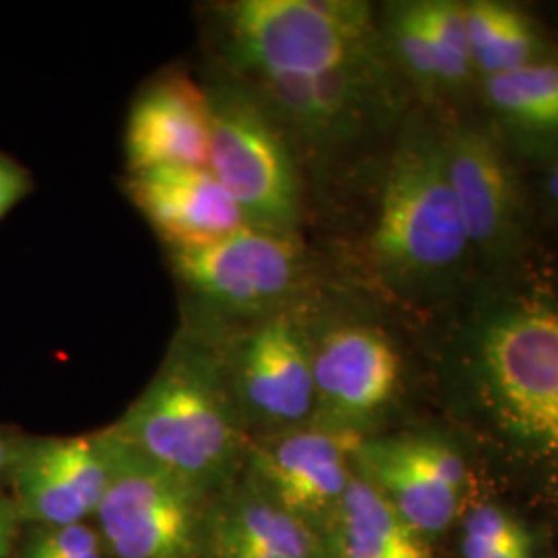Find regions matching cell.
I'll return each mask as SVG.
<instances>
[{"label":"cell","instance_id":"cell-10","mask_svg":"<svg viewBox=\"0 0 558 558\" xmlns=\"http://www.w3.org/2000/svg\"><path fill=\"white\" fill-rule=\"evenodd\" d=\"M209 141V92L184 73H166L145 85L131 106L124 129L129 172L207 168Z\"/></svg>","mask_w":558,"mask_h":558},{"label":"cell","instance_id":"cell-19","mask_svg":"<svg viewBox=\"0 0 558 558\" xmlns=\"http://www.w3.org/2000/svg\"><path fill=\"white\" fill-rule=\"evenodd\" d=\"M15 484L25 511L52 527L81 523L89 515L48 456L44 440L15 458Z\"/></svg>","mask_w":558,"mask_h":558},{"label":"cell","instance_id":"cell-5","mask_svg":"<svg viewBox=\"0 0 558 558\" xmlns=\"http://www.w3.org/2000/svg\"><path fill=\"white\" fill-rule=\"evenodd\" d=\"M108 484L96 515L119 558H189L199 536L201 488L143 456L112 428L100 433Z\"/></svg>","mask_w":558,"mask_h":558},{"label":"cell","instance_id":"cell-17","mask_svg":"<svg viewBox=\"0 0 558 558\" xmlns=\"http://www.w3.org/2000/svg\"><path fill=\"white\" fill-rule=\"evenodd\" d=\"M472 66L486 77L515 71L538 60L539 40L523 11L505 2L476 0L465 4Z\"/></svg>","mask_w":558,"mask_h":558},{"label":"cell","instance_id":"cell-3","mask_svg":"<svg viewBox=\"0 0 558 558\" xmlns=\"http://www.w3.org/2000/svg\"><path fill=\"white\" fill-rule=\"evenodd\" d=\"M371 244L391 276L433 274L463 257L470 239L447 177L442 141L414 133L399 143Z\"/></svg>","mask_w":558,"mask_h":558},{"label":"cell","instance_id":"cell-28","mask_svg":"<svg viewBox=\"0 0 558 558\" xmlns=\"http://www.w3.org/2000/svg\"><path fill=\"white\" fill-rule=\"evenodd\" d=\"M493 558H532V542L530 544H521L515 548H507Z\"/></svg>","mask_w":558,"mask_h":558},{"label":"cell","instance_id":"cell-18","mask_svg":"<svg viewBox=\"0 0 558 558\" xmlns=\"http://www.w3.org/2000/svg\"><path fill=\"white\" fill-rule=\"evenodd\" d=\"M484 94L500 117L521 129L558 133V62L538 59L486 77Z\"/></svg>","mask_w":558,"mask_h":558},{"label":"cell","instance_id":"cell-9","mask_svg":"<svg viewBox=\"0 0 558 558\" xmlns=\"http://www.w3.org/2000/svg\"><path fill=\"white\" fill-rule=\"evenodd\" d=\"M244 83L257 94L281 131L296 133L313 145L350 140L389 101V73L383 57L319 77Z\"/></svg>","mask_w":558,"mask_h":558},{"label":"cell","instance_id":"cell-2","mask_svg":"<svg viewBox=\"0 0 558 558\" xmlns=\"http://www.w3.org/2000/svg\"><path fill=\"white\" fill-rule=\"evenodd\" d=\"M220 13L223 59L242 81L319 77L380 57L359 0H239Z\"/></svg>","mask_w":558,"mask_h":558},{"label":"cell","instance_id":"cell-26","mask_svg":"<svg viewBox=\"0 0 558 558\" xmlns=\"http://www.w3.org/2000/svg\"><path fill=\"white\" fill-rule=\"evenodd\" d=\"M218 548H220L221 558H286L221 530H218Z\"/></svg>","mask_w":558,"mask_h":558},{"label":"cell","instance_id":"cell-29","mask_svg":"<svg viewBox=\"0 0 558 558\" xmlns=\"http://www.w3.org/2000/svg\"><path fill=\"white\" fill-rule=\"evenodd\" d=\"M11 461H15V456H13V451L9 449V442L0 437V470L7 468Z\"/></svg>","mask_w":558,"mask_h":558},{"label":"cell","instance_id":"cell-22","mask_svg":"<svg viewBox=\"0 0 558 558\" xmlns=\"http://www.w3.org/2000/svg\"><path fill=\"white\" fill-rule=\"evenodd\" d=\"M410 4H412L420 23L437 40L440 48L449 57L472 66L468 23H465V4L447 2V0H422V2H410Z\"/></svg>","mask_w":558,"mask_h":558},{"label":"cell","instance_id":"cell-14","mask_svg":"<svg viewBox=\"0 0 558 558\" xmlns=\"http://www.w3.org/2000/svg\"><path fill=\"white\" fill-rule=\"evenodd\" d=\"M359 459L366 482L393 505L418 534L449 527L458 511L459 493L440 478L439 459L428 439L360 442Z\"/></svg>","mask_w":558,"mask_h":558},{"label":"cell","instance_id":"cell-23","mask_svg":"<svg viewBox=\"0 0 558 558\" xmlns=\"http://www.w3.org/2000/svg\"><path fill=\"white\" fill-rule=\"evenodd\" d=\"M100 553L98 534L81 523L52 527L41 534L27 553V558H83Z\"/></svg>","mask_w":558,"mask_h":558},{"label":"cell","instance_id":"cell-20","mask_svg":"<svg viewBox=\"0 0 558 558\" xmlns=\"http://www.w3.org/2000/svg\"><path fill=\"white\" fill-rule=\"evenodd\" d=\"M218 530L279 557L313 558L315 553V539L300 518L267 500L239 502Z\"/></svg>","mask_w":558,"mask_h":558},{"label":"cell","instance_id":"cell-8","mask_svg":"<svg viewBox=\"0 0 558 558\" xmlns=\"http://www.w3.org/2000/svg\"><path fill=\"white\" fill-rule=\"evenodd\" d=\"M484 364L513 426L558 453V313L497 320L484 338Z\"/></svg>","mask_w":558,"mask_h":558},{"label":"cell","instance_id":"cell-27","mask_svg":"<svg viewBox=\"0 0 558 558\" xmlns=\"http://www.w3.org/2000/svg\"><path fill=\"white\" fill-rule=\"evenodd\" d=\"M11 534H13V519H11V511L9 505L0 499V555L4 557L9 542H11Z\"/></svg>","mask_w":558,"mask_h":558},{"label":"cell","instance_id":"cell-24","mask_svg":"<svg viewBox=\"0 0 558 558\" xmlns=\"http://www.w3.org/2000/svg\"><path fill=\"white\" fill-rule=\"evenodd\" d=\"M465 538L478 539L499 550L530 544L525 530L518 521H513L495 507H482L468 518Z\"/></svg>","mask_w":558,"mask_h":558},{"label":"cell","instance_id":"cell-31","mask_svg":"<svg viewBox=\"0 0 558 558\" xmlns=\"http://www.w3.org/2000/svg\"><path fill=\"white\" fill-rule=\"evenodd\" d=\"M83 558H100V553H98V555H89V557H83Z\"/></svg>","mask_w":558,"mask_h":558},{"label":"cell","instance_id":"cell-12","mask_svg":"<svg viewBox=\"0 0 558 558\" xmlns=\"http://www.w3.org/2000/svg\"><path fill=\"white\" fill-rule=\"evenodd\" d=\"M126 193L168 251L211 244L246 226L239 203L207 168L131 172Z\"/></svg>","mask_w":558,"mask_h":558},{"label":"cell","instance_id":"cell-4","mask_svg":"<svg viewBox=\"0 0 558 558\" xmlns=\"http://www.w3.org/2000/svg\"><path fill=\"white\" fill-rule=\"evenodd\" d=\"M209 92V172L239 203L248 228L294 234L299 177L278 122L244 81H223Z\"/></svg>","mask_w":558,"mask_h":558},{"label":"cell","instance_id":"cell-1","mask_svg":"<svg viewBox=\"0 0 558 558\" xmlns=\"http://www.w3.org/2000/svg\"><path fill=\"white\" fill-rule=\"evenodd\" d=\"M112 430L201 490L226 478L242 435L220 345L191 331L177 339L158 375Z\"/></svg>","mask_w":558,"mask_h":558},{"label":"cell","instance_id":"cell-32","mask_svg":"<svg viewBox=\"0 0 558 558\" xmlns=\"http://www.w3.org/2000/svg\"><path fill=\"white\" fill-rule=\"evenodd\" d=\"M0 557H2V555H0Z\"/></svg>","mask_w":558,"mask_h":558},{"label":"cell","instance_id":"cell-7","mask_svg":"<svg viewBox=\"0 0 558 558\" xmlns=\"http://www.w3.org/2000/svg\"><path fill=\"white\" fill-rule=\"evenodd\" d=\"M221 354L239 414L290 426L313 412V348L290 308L248 320Z\"/></svg>","mask_w":558,"mask_h":558},{"label":"cell","instance_id":"cell-13","mask_svg":"<svg viewBox=\"0 0 558 558\" xmlns=\"http://www.w3.org/2000/svg\"><path fill=\"white\" fill-rule=\"evenodd\" d=\"M359 435L336 428L290 430L255 449V470L274 490L279 507L296 515L339 502L348 484V458Z\"/></svg>","mask_w":558,"mask_h":558},{"label":"cell","instance_id":"cell-11","mask_svg":"<svg viewBox=\"0 0 558 558\" xmlns=\"http://www.w3.org/2000/svg\"><path fill=\"white\" fill-rule=\"evenodd\" d=\"M313 379L315 405L333 422L327 428L352 430L350 424L371 418L393 398L398 352L379 329L343 325L313 348Z\"/></svg>","mask_w":558,"mask_h":558},{"label":"cell","instance_id":"cell-30","mask_svg":"<svg viewBox=\"0 0 558 558\" xmlns=\"http://www.w3.org/2000/svg\"><path fill=\"white\" fill-rule=\"evenodd\" d=\"M548 186H550V195H553V199L558 203V166L553 170V174H550Z\"/></svg>","mask_w":558,"mask_h":558},{"label":"cell","instance_id":"cell-16","mask_svg":"<svg viewBox=\"0 0 558 558\" xmlns=\"http://www.w3.org/2000/svg\"><path fill=\"white\" fill-rule=\"evenodd\" d=\"M341 505V558H433L420 534L364 478H352Z\"/></svg>","mask_w":558,"mask_h":558},{"label":"cell","instance_id":"cell-21","mask_svg":"<svg viewBox=\"0 0 558 558\" xmlns=\"http://www.w3.org/2000/svg\"><path fill=\"white\" fill-rule=\"evenodd\" d=\"M391 46L405 71L420 83L458 85L468 80L472 66L449 57L437 40L420 23L412 4H403L396 11L391 25Z\"/></svg>","mask_w":558,"mask_h":558},{"label":"cell","instance_id":"cell-6","mask_svg":"<svg viewBox=\"0 0 558 558\" xmlns=\"http://www.w3.org/2000/svg\"><path fill=\"white\" fill-rule=\"evenodd\" d=\"M182 286L221 317L257 320L288 311L306 274L294 234L240 228L195 248L168 251Z\"/></svg>","mask_w":558,"mask_h":558},{"label":"cell","instance_id":"cell-25","mask_svg":"<svg viewBox=\"0 0 558 558\" xmlns=\"http://www.w3.org/2000/svg\"><path fill=\"white\" fill-rule=\"evenodd\" d=\"M32 189L29 174L17 161L0 154V218H4Z\"/></svg>","mask_w":558,"mask_h":558},{"label":"cell","instance_id":"cell-15","mask_svg":"<svg viewBox=\"0 0 558 558\" xmlns=\"http://www.w3.org/2000/svg\"><path fill=\"white\" fill-rule=\"evenodd\" d=\"M447 177L470 244L495 248L515 226V186L497 145L478 131L458 126L442 140Z\"/></svg>","mask_w":558,"mask_h":558}]
</instances>
